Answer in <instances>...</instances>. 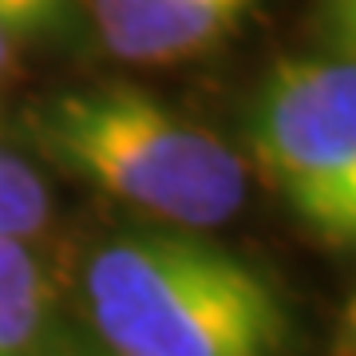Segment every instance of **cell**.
<instances>
[{
	"mask_svg": "<svg viewBox=\"0 0 356 356\" xmlns=\"http://www.w3.org/2000/svg\"><path fill=\"white\" fill-rule=\"evenodd\" d=\"M8 60H13V36H8V32L0 28V72L8 67Z\"/></svg>",
	"mask_w": 356,
	"mask_h": 356,
	"instance_id": "9c48e42d",
	"label": "cell"
},
{
	"mask_svg": "<svg viewBox=\"0 0 356 356\" xmlns=\"http://www.w3.org/2000/svg\"><path fill=\"white\" fill-rule=\"evenodd\" d=\"M48 186L24 154L0 143V238H36L48 226Z\"/></svg>",
	"mask_w": 356,
	"mask_h": 356,
	"instance_id": "5b68a950",
	"label": "cell"
},
{
	"mask_svg": "<svg viewBox=\"0 0 356 356\" xmlns=\"http://www.w3.org/2000/svg\"><path fill=\"white\" fill-rule=\"evenodd\" d=\"M64 16V0H0V28L8 36H32V32H48L60 24Z\"/></svg>",
	"mask_w": 356,
	"mask_h": 356,
	"instance_id": "8992f818",
	"label": "cell"
},
{
	"mask_svg": "<svg viewBox=\"0 0 356 356\" xmlns=\"http://www.w3.org/2000/svg\"><path fill=\"white\" fill-rule=\"evenodd\" d=\"M40 277H48V273H44V261L36 257V250L24 238H0V301Z\"/></svg>",
	"mask_w": 356,
	"mask_h": 356,
	"instance_id": "52a82bcc",
	"label": "cell"
},
{
	"mask_svg": "<svg viewBox=\"0 0 356 356\" xmlns=\"http://www.w3.org/2000/svg\"><path fill=\"white\" fill-rule=\"evenodd\" d=\"M44 159L178 229L222 226L245 202V166L214 131L131 83L64 91L28 111Z\"/></svg>",
	"mask_w": 356,
	"mask_h": 356,
	"instance_id": "7a4b0ae2",
	"label": "cell"
},
{
	"mask_svg": "<svg viewBox=\"0 0 356 356\" xmlns=\"http://www.w3.org/2000/svg\"><path fill=\"white\" fill-rule=\"evenodd\" d=\"M88 309L119 356H281L289 341L266 273L178 226L111 238L88 266Z\"/></svg>",
	"mask_w": 356,
	"mask_h": 356,
	"instance_id": "6da1fadb",
	"label": "cell"
},
{
	"mask_svg": "<svg viewBox=\"0 0 356 356\" xmlns=\"http://www.w3.org/2000/svg\"><path fill=\"white\" fill-rule=\"evenodd\" d=\"M254 0H95V24L127 64H175L214 48Z\"/></svg>",
	"mask_w": 356,
	"mask_h": 356,
	"instance_id": "277c9868",
	"label": "cell"
},
{
	"mask_svg": "<svg viewBox=\"0 0 356 356\" xmlns=\"http://www.w3.org/2000/svg\"><path fill=\"white\" fill-rule=\"evenodd\" d=\"M40 356H119V353H111V348H83V344H67V348H60V353H48V348H44V353Z\"/></svg>",
	"mask_w": 356,
	"mask_h": 356,
	"instance_id": "ba28073f",
	"label": "cell"
},
{
	"mask_svg": "<svg viewBox=\"0 0 356 356\" xmlns=\"http://www.w3.org/2000/svg\"><path fill=\"white\" fill-rule=\"evenodd\" d=\"M250 147L305 234L356 242V67L353 56H285L250 107Z\"/></svg>",
	"mask_w": 356,
	"mask_h": 356,
	"instance_id": "3957f363",
	"label": "cell"
}]
</instances>
